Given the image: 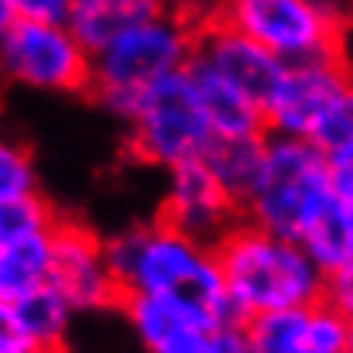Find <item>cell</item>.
<instances>
[{"instance_id":"6da1fadb","label":"cell","mask_w":353,"mask_h":353,"mask_svg":"<svg viewBox=\"0 0 353 353\" xmlns=\"http://www.w3.org/2000/svg\"><path fill=\"white\" fill-rule=\"evenodd\" d=\"M227 302L240 319L312 305L330 295V271L305 247V240L268 230L250 220H236L213 243Z\"/></svg>"},{"instance_id":"7a4b0ae2","label":"cell","mask_w":353,"mask_h":353,"mask_svg":"<svg viewBox=\"0 0 353 353\" xmlns=\"http://www.w3.org/2000/svg\"><path fill=\"white\" fill-rule=\"evenodd\" d=\"M340 206L336 165L309 137L268 134L264 154L240 196V216L309 240Z\"/></svg>"},{"instance_id":"3957f363","label":"cell","mask_w":353,"mask_h":353,"mask_svg":"<svg viewBox=\"0 0 353 353\" xmlns=\"http://www.w3.org/2000/svg\"><path fill=\"white\" fill-rule=\"evenodd\" d=\"M196 21L182 7L117 34L110 45L93 52L90 97L117 120H127L137 100L165 76L185 69L196 52Z\"/></svg>"},{"instance_id":"277c9868","label":"cell","mask_w":353,"mask_h":353,"mask_svg":"<svg viewBox=\"0 0 353 353\" xmlns=\"http://www.w3.org/2000/svg\"><path fill=\"white\" fill-rule=\"evenodd\" d=\"M120 299L134 292H196L227 302L213 243L154 216L107 236ZM230 305V302H227Z\"/></svg>"},{"instance_id":"5b68a950","label":"cell","mask_w":353,"mask_h":353,"mask_svg":"<svg viewBox=\"0 0 353 353\" xmlns=\"http://www.w3.org/2000/svg\"><path fill=\"white\" fill-rule=\"evenodd\" d=\"M120 316L137 347L151 353H243V319L227 302L196 292H134Z\"/></svg>"},{"instance_id":"8992f818","label":"cell","mask_w":353,"mask_h":353,"mask_svg":"<svg viewBox=\"0 0 353 353\" xmlns=\"http://www.w3.org/2000/svg\"><path fill=\"white\" fill-rule=\"evenodd\" d=\"M123 123L127 151L141 165L158 172H172L185 161L206 158V151L216 141L199 83L189 65L154 83Z\"/></svg>"},{"instance_id":"52a82bcc","label":"cell","mask_w":353,"mask_h":353,"mask_svg":"<svg viewBox=\"0 0 353 353\" xmlns=\"http://www.w3.org/2000/svg\"><path fill=\"white\" fill-rule=\"evenodd\" d=\"M0 65L10 86L45 97L90 93L93 52L69 21H3Z\"/></svg>"},{"instance_id":"ba28073f","label":"cell","mask_w":353,"mask_h":353,"mask_svg":"<svg viewBox=\"0 0 353 353\" xmlns=\"http://www.w3.org/2000/svg\"><path fill=\"white\" fill-rule=\"evenodd\" d=\"M216 17L261 41L281 62L343 52V0H220Z\"/></svg>"},{"instance_id":"9c48e42d","label":"cell","mask_w":353,"mask_h":353,"mask_svg":"<svg viewBox=\"0 0 353 353\" xmlns=\"http://www.w3.org/2000/svg\"><path fill=\"white\" fill-rule=\"evenodd\" d=\"M353 69L340 55H319L302 62H285L274 90L264 100V123L268 134H292L309 137L319 130L336 100L350 90Z\"/></svg>"},{"instance_id":"30bf717a","label":"cell","mask_w":353,"mask_h":353,"mask_svg":"<svg viewBox=\"0 0 353 353\" xmlns=\"http://www.w3.org/2000/svg\"><path fill=\"white\" fill-rule=\"evenodd\" d=\"M48 281L69 299V305L79 316L120 309V285L110 264L107 236H100L79 220L59 216Z\"/></svg>"},{"instance_id":"8fae6325","label":"cell","mask_w":353,"mask_h":353,"mask_svg":"<svg viewBox=\"0 0 353 353\" xmlns=\"http://www.w3.org/2000/svg\"><path fill=\"white\" fill-rule=\"evenodd\" d=\"M59 216L48 199H0V299L21 295L48 281Z\"/></svg>"},{"instance_id":"7c38bea8","label":"cell","mask_w":353,"mask_h":353,"mask_svg":"<svg viewBox=\"0 0 353 353\" xmlns=\"http://www.w3.org/2000/svg\"><path fill=\"white\" fill-rule=\"evenodd\" d=\"M158 216L206 243H216L240 220V199L210 168V161L199 158L165 172Z\"/></svg>"},{"instance_id":"4fadbf2b","label":"cell","mask_w":353,"mask_h":353,"mask_svg":"<svg viewBox=\"0 0 353 353\" xmlns=\"http://www.w3.org/2000/svg\"><path fill=\"white\" fill-rule=\"evenodd\" d=\"M192 65H199L203 72L230 83L234 90L247 93L261 107H264L268 93L274 90L281 69H285V62L274 52H268L261 41L236 31L234 24H227L216 14L199 21V28H196Z\"/></svg>"},{"instance_id":"5bb4252c","label":"cell","mask_w":353,"mask_h":353,"mask_svg":"<svg viewBox=\"0 0 353 353\" xmlns=\"http://www.w3.org/2000/svg\"><path fill=\"white\" fill-rule=\"evenodd\" d=\"M76 309L52 285L28 288L21 295L0 299V350L3 353H48L69 343Z\"/></svg>"},{"instance_id":"9a60e30c","label":"cell","mask_w":353,"mask_h":353,"mask_svg":"<svg viewBox=\"0 0 353 353\" xmlns=\"http://www.w3.org/2000/svg\"><path fill=\"white\" fill-rule=\"evenodd\" d=\"M168 7L175 3L172 0H72L65 21L90 52H100L117 34L165 14Z\"/></svg>"},{"instance_id":"2e32d148","label":"cell","mask_w":353,"mask_h":353,"mask_svg":"<svg viewBox=\"0 0 353 353\" xmlns=\"http://www.w3.org/2000/svg\"><path fill=\"white\" fill-rule=\"evenodd\" d=\"M243 333L254 353H309V305L250 316L243 319Z\"/></svg>"},{"instance_id":"e0dca14e","label":"cell","mask_w":353,"mask_h":353,"mask_svg":"<svg viewBox=\"0 0 353 353\" xmlns=\"http://www.w3.org/2000/svg\"><path fill=\"white\" fill-rule=\"evenodd\" d=\"M264 137L268 134H254V137H220L213 141V148L206 151L210 168L234 189V196L240 199L247 182L254 179L261 154H264Z\"/></svg>"},{"instance_id":"ac0fdd59","label":"cell","mask_w":353,"mask_h":353,"mask_svg":"<svg viewBox=\"0 0 353 353\" xmlns=\"http://www.w3.org/2000/svg\"><path fill=\"white\" fill-rule=\"evenodd\" d=\"M312 141L319 144V151L336 165H350L353 161V83L350 90L336 100V107L326 114V120L319 123V130L312 134Z\"/></svg>"},{"instance_id":"d6986e66","label":"cell","mask_w":353,"mask_h":353,"mask_svg":"<svg viewBox=\"0 0 353 353\" xmlns=\"http://www.w3.org/2000/svg\"><path fill=\"white\" fill-rule=\"evenodd\" d=\"M38 192H41V182H38L34 154L21 141H3V148H0V199H24V196H38Z\"/></svg>"},{"instance_id":"ffe728a7","label":"cell","mask_w":353,"mask_h":353,"mask_svg":"<svg viewBox=\"0 0 353 353\" xmlns=\"http://www.w3.org/2000/svg\"><path fill=\"white\" fill-rule=\"evenodd\" d=\"M72 0H0L3 21H65Z\"/></svg>"},{"instance_id":"44dd1931","label":"cell","mask_w":353,"mask_h":353,"mask_svg":"<svg viewBox=\"0 0 353 353\" xmlns=\"http://www.w3.org/2000/svg\"><path fill=\"white\" fill-rule=\"evenodd\" d=\"M336 192H340V213H343L347 236H350V261L347 264H353V161L343 165V168H336Z\"/></svg>"},{"instance_id":"7402d4cb","label":"cell","mask_w":353,"mask_h":353,"mask_svg":"<svg viewBox=\"0 0 353 353\" xmlns=\"http://www.w3.org/2000/svg\"><path fill=\"white\" fill-rule=\"evenodd\" d=\"M340 309L347 312V323H350V353H353V299H350V302H343Z\"/></svg>"}]
</instances>
